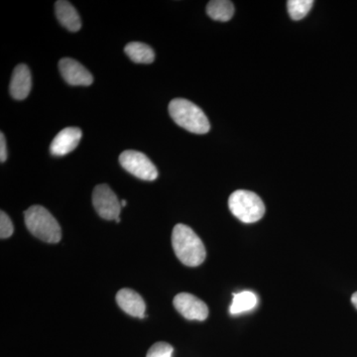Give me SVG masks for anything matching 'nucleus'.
<instances>
[{"label": "nucleus", "instance_id": "f257e3e1", "mask_svg": "<svg viewBox=\"0 0 357 357\" xmlns=\"http://www.w3.org/2000/svg\"><path fill=\"white\" fill-rule=\"evenodd\" d=\"M172 245L178 260L189 267H197L206 259V248L202 239L188 225H175L172 234Z\"/></svg>", "mask_w": 357, "mask_h": 357}, {"label": "nucleus", "instance_id": "423d86ee", "mask_svg": "<svg viewBox=\"0 0 357 357\" xmlns=\"http://www.w3.org/2000/svg\"><path fill=\"white\" fill-rule=\"evenodd\" d=\"M93 204L98 215L103 220H116L119 218L121 204L109 185H96L93 192Z\"/></svg>", "mask_w": 357, "mask_h": 357}, {"label": "nucleus", "instance_id": "6e6552de", "mask_svg": "<svg viewBox=\"0 0 357 357\" xmlns=\"http://www.w3.org/2000/svg\"><path fill=\"white\" fill-rule=\"evenodd\" d=\"M59 70L66 83L70 86H91L93 77L81 63L70 58H63L59 62Z\"/></svg>", "mask_w": 357, "mask_h": 357}, {"label": "nucleus", "instance_id": "20e7f679", "mask_svg": "<svg viewBox=\"0 0 357 357\" xmlns=\"http://www.w3.org/2000/svg\"><path fill=\"white\" fill-rule=\"evenodd\" d=\"M229 206L232 215L244 223L258 222L265 213L264 203L260 197L246 190H237L232 192Z\"/></svg>", "mask_w": 357, "mask_h": 357}, {"label": "nucleus", "instance_id": "aec40b11", "mask_svg": "<svg viewBox=\"0 0 357 357\" xmlns=\"http://www.w3.org/2000/svg\"><path fill=\"white\" fill-rule=\"evenodd\" d=\"M351 303L352 305H354V306L356 307V309L357 310V292L354 293V295H352Z\"/></svg>", "mask_w": 357, "mask_h": 357}, {"label": "nucleus", "instance_id": "ddd939ff", "mask_svg": "<svg viewBox=\"0 0 357 357\" xmlns=\"http://www.w3.org/2000/svg\"><path fill=\"white\" fill-rule=\"evenodd\" d=\"M126 55L137 64H151L155 60V52L151 47L141 42H131L124 48Z\"/></svg>", "mask_w": 357, "mask_h": 357}, {"label": "nucleus", "instance_id": "2eb2a0df", "mask_svg": "<svg viewBox=\"0 0 357 357\" xmlns=\"http://www.w3.org/2000/svg\"><path fill=\"white\" fill-rule=\"evenodd\" d=\"M257 296L255 293L251 291H241V292L234 294L229 312L231 314H239L251 311L257 306Z\"/></svg>", "mask_w": 357, "mask_h": 357}, {"label": "nucleus", "instance_id": "7ed1b4c3", "mask_svg": "<svg viewBox=\"0 0 357 357\" xmlns=\"http://www.w3.org/2000/svg\"><path fill=\"white\" fill-rule=\"evenodd\" d=\"M28 230L40 241L58 243L62 239L60 225L50 211L42 206H32L24 213Z\"/></svg>", "mask_w": 357, "mask_h": 357}, {"label": "nucleus", "instance_id": "9d476101", "mask_svg": "<svg viewBox=\"0 0 357 357\" xmlns=\"http://www.w3.org/2000/svg\"><path fill=\"white\" fill-rule=\"evenodd\" d=\"M116 302L119 306L129 316L134 318L144 319L146 304L142 297L131 289H121L116 295Z\"/></svg>", "mask_w": 357, "mask_h": 357}, {"label": "nucleus", "instance_id": "a211bd4d", "mask_svg": "<svg viewBox=\"0 0 357 357\" xmlns=\"http://www.w3.org/2000/svg\"><path fill=\"white\" fill-rule=\"evenodd\" d=\"M14 231L13 223L10 218L4 211L0 213V237L2 239L8 238Z\"/></svg>", "mask_w": 357, "mask_h": 357}, {"label": "nucleus", "instance_id": "6ab92c4d", "mask_svg": "<svg viewBox=\"0 0 357 357\" xmlns=\"http://www.w3.org/2000/svg\"><path fill=\"white\" fill-rule=\"evenodd\" d=\"M7 159V147L6 136L3 133H0V161L1 163L6 162Z\"/></svg>", "mask_w": 357, "mask_h": 357}, {"label": "nucleus", "instance_id": "dca6fc26", "mask_svg": "<svg viewBox=\"0 0 357 357\" xmlns=\"http://www.w3.org/2000/svg\"><path fill=\"white\" fill-rule=\"evenodd\" d=\"M314 1L312 0H289L288 13L293 20H301L306 17L311 10Z\"/></svg>", "mask_w": 357, "mask_h": 357}, {"label": "nucleus", "instance_id": "412c9836", "mask_svg": "<svg viewBox=\"0 0 357 357\" xmlns=\"http://www.w3.org/2000/svg\"><path fill=\"white\" fill-rule=\"evenodd\" d=\"M121 208H124V206H126V204H128V202L126 201V199H123V201L121 202Z\"/></svg>", "mask_w": 357, "mask_h": 357}, {"label": "nucleus", "instance_id": "0eeeda50", "mask_svg": "<svg viewBox=\"0 0 357 357\" xmlns=\"http://www.w3.org/2000/svg\"><path fill=\"white\" fill-rule=\"evenodd\" d=\"M174 307L185 319L190 321H204L208 316L206 303L189 293H180L174 298Z\"/></svg>", "mask_w": 357, "mask_h": 357}, {"label": "nucleus", "instance_id": "1a4fd4ad", "mask_svg": "<svg viewBox=\"0 0 357 357\" xmlns=\"http://www.w3.org/2000/svg\"><path fill=\"white\" fill-rule=\"evenodd\" d=\"M83 132L77 128H67L61 130L53 141H52L50 150L54 156H65L70 153L79 145Z\"/></svg>", "mask_w": 357, "mask_h": 357}, {"label": "nucleus", "instance_id": "4468645a", "mask_svg": "<svg viewBox=\"0 0 357 357\" xmlns=\"http://www.w3.org/2000/svg\"><path fill=\"white\" fill-rule=\"evenodd\" d=\"M206 13L211 20L227 22L234 14V6L229 0H211L206 6Z\"/></svg>", "mask_w": 357, "mask_h": 357}, {"label": "nucleus", "instance_id": "f8f14e48", "mask_svg": "<svg viewBox=\"0 0 357 357\" xmlns=\"http://www.w3.org/2000/svg\"><path fill=\"white\" fill-rule=\"evenodd\" d=\"M55 13L59 22L69 31L77 32L81 29L82 21L74 6L66 0H59L55 3Z\"/></svg>", "mask_w": 357, "mask_h": 357}, {"label": "nucleus", "instance_id": "9b49d317", "mask_svg": "<svg viewBox=\"0 0 357 357\" xmlns=\"http://www.w3.org/2000/svg\"><path fill=\"white\" fill-rule=\"evenodd\" d=\"M32 88V77L29 68L24 64L16 66L11 77L10 95L14 100H23L29 96Z\"/></svg>", "mask_w": 357, "mask_h": 357}, {"label": "nucleus", "instance_id": "39448f33", "mask_svg": "<svg viewBox=\"0 0 357 357\" xmlns=\"http://www.w3.org/2000/svg\"><path fill=\"white\" fill-rule=\"evenodd\" d=\"M119 163L131 175L144 181H155L158 171L151 160L142 152L126 150L119 156Z\"/></svg>", "mask_w": 357, "mask_h": 357}, {"label": "nucleus", "instance_id": "f3484780", "mask_svg": "<svg viewBox=\"0 0 357 357\" xmlns=\"http://www.w3.org/2000/svg\"><path fill=\"white\" fill-rule=\"evenodd\" d=\"M174 349L167 342H156L148 351L146 357H172Z\"/></svg>", "mask_w": 357, "mask_h": 357}, {"label": "nucleus", "instance_id": "f03ea898", "mask_svg": "<svg viewBox=\"0 0 357 357\" xmlns=\"http://www.w3.org/2000/svg\"><path fill=\"white\" fill-rule=\"evenodd\" d=\"M169 114L174 121L189 132L206 134L210 131L208 117L198 105L185 98H174L169 103Z\"/></svg>", "mask_w": 357, "mask_h": 357}]
</instances>
